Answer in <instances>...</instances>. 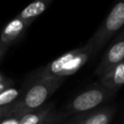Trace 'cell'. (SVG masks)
Masks as SVG:
<instances>
[{"mask_svg":"<svg viewBox=\"0 0 124 124\" xmlns=\"http://www.w3.org/2000/svg\"><path fill=\"white\" fill-rule=\"evenodd\" d=\"M113 95L114 93L105 89L100 84L94 85L79 93L73 100H71L66 106V113L75 114L88 111L108 101Z\"/></svg>","mask_w":124,"mask_h":124,"instance_id":"3957f363","label":"cell"},{"mask_svg":"<svg viewBox=\"0 0 124 124\" xmlns=\"http://www.w3.org/2000/svg\"><path fill=\"white\" fill-rule=\"evenodd\" d=\"M49 110L50 107H46L27 112L20 117L18 124H41L47 118Z\"/></svg>","mask_w":124,"mask_h":124,"instance_id":"8fae6325","label":"cell"},{"mask_svg":"<svg viewBox=\"0 0 124 124\" xmlns=\"http://www.w3.org/2000/svg\"><path fill=\"white\" fill-rule=\"evenodd\" d=\"M124 23V3L122 0H119L110 13L104 20V22L99 26L91 39L86 43L91 48L92 55H96L101 48L108 42V40L116 34L117 31L121 29Z\"/></svg>","mask_w":124,"mask_h":124,"instance_id":"7a4b0ae2","label":"cell"},{"mask_svg":"<svg viewBox=\"0 0 124 124\" xmlns=\"http://www.w3.org/2000/svg\"><path fill=\"white\" fill-rule=\"evenodd\" d=\"M31 25L28 21L22 19L18 16L14 17L10 22L6 24L0 34V43L6 46H10L16 42L25 32V30Z\"/></svg>","mask_w":124,"mask_h":124,"instance_id":"5b68a950","label":"cell"},{"mask_svg":"<svg viewBox=\"0 0 124 124\" xmlns=\"http://www.w3.org/2000/svg\"><path fill=\"white\" fill-rule=\"evenodd\" d=\"M124 83V64L123 61L100 76L99 84L105 89L116 93Z\"/></svg>","mask_w":124,"mask_h":124,"instance_id":"52a82bcc","label":"cell"},{"mask_svg":"<svg viewBox=\"0 0 124 124\" xmlns=\"http://www.w3.org/2000/svg\"><path fill=\"white\" fill-rule=\"evenodd\" d=\"M114 111L113 108H104L90 113L77 124H109Z\"/></svg>","mask_w":124,"mask_h":124,"instance_id":"30bf717a","label":"cell"},{"mask_svg":"<svg viewBox=\"0 0 124 124\" xmlns=\"http://www.w3.org/2000/svg\"><path fill=\"white\" fill-rule=\"evenodd\" d=\"M78 51V48H75L73 50H70V51L62 54L61 56H59L55 60L51 61L50 63L46 64V66L38 69L33 74L34 80H37V79H40V78H44L57 77L58 74L63 69V67L66 65V63L68 61H70L77 54Z\"/></svg>","mask_w":124,"mask_h":124,"instance_id":"8992f818","label":"cell"},{"mask_svg":"<svg viewBox=\"0 0 124 124\" xmlns=\"http://www.w3.org/2000/svg\"><path fill=\"white\" fill-rule=\"evenodd\" d=\"M19 91L16 88L9 87L0 92V107H5L13 104V102L18 97Z\"/></svg>","mask_w":124,"mask_h":124,"instance_id":"7c38bea8","label":"cell"},{"mask_svg":"<svg viewBox=\"0 0 124 124\" xmlns=\"http://www.w3.org/2000/svg\"><path fill=\"white\" fill-rule=\"evenodd\" d=\"M52 0H35L25 7L17 16L22 19L32 23L40 15H42Z\"/></svg>","mask_w":124,"mask_h":124,"instance_id":"9c48e42d","label":"cell"},{"mask_svg":"<svg viewBox=\"0 0 124 124\" xmlns=\"http://www.w3.org/2000/svg\"><path fill=\"white\" fill-rule=\"evenodd\" d=\"M91 55H92V51L87 44L82 47H78V51L77 52V54L70 61L66 63V65L63 67V69L61 70V72L58 74L57 77L66 78L68 76L74 75L88 61Z\"/></svg>","mask_w":124,"mask_h":124,"instance_id":"ba28073f","label":"cell"},{"mask_svg":"<svg viewBox=\"0 0 124 124\" xmlns=\"http://www.w3.org/2000/svg\"><path fill=\"white\" fill-rule=\"evenodd\" d=\"M65 78L49 77L35 80L25 95L17 102L13 103L6 116L23 115L40 108L44 103L60 87Z\"/></svg>","mask_w":124,"mask_h":124,"instance_id":"6da1fadb","label":"cell"},{"mask_svg":"<svg viewBox=\"0 0 124 124\" xmlns=\"http://www.w3.org/2000/svg\"><path fill=\"white\" fill-rule=\"evenodd\" d=\"M13 104L11 105H8V106H5V107H0V118H2L3 116H6L7 112L9 111V109L11 108Z\"/></svg>","mask_w":124,"mask_h":124,"instance_id":"9a60e30c","label":"cell"},{"mask_svg":"<svg viewBox=\"0 0 124 124\" xmlns=\"http://www.w3.org/2000/svg\"><path fill=\"white\" fill-rule=\"evenodd\" d=\"M124 58V38L123 32H120L118 36L115 38L113 43L108 46L107 51L105 52L101 62L98 64L95 69L96 76H102L109 69L122 62Z\"/></svg>","mask_w":124,"mask_h":124,"instance_id":"277c9868","label":"cell"},{"mask_svg":"<svg viewBox=\"0 0 124 124\" xmlns=\"http://www.w3.org/2000/svg\"><path fill=\"white\" fill-rule=\"evenodd\" d=\"M22 115H15V116H11L5 120H3L2 122H0V124H18L19 119Z\"/></svg>","mask_w":124,"mask_h":124,"instance_id":"4fadbf2b","label":"cell"},{"mask_svg":"<svg viewBox=\"0 0 124 124\" xmlns=\"http://www.w3.org/2000/svg\"><path fill=\"white\" fill-rule=\"evenodd\" d=\"M13 84V81L10 79H4L2 81H0V92H2L3 90H5L6 88L11 87Z\"/></svg>","mask_w":124,"mask_h":124,"instance_id":"5bb4252c","label":"cell"},{"mask_svg":"<svg viewBox=\"0 0 124 124\" xmlns=\"http://www.w3.org/2000/svg\"><path fill=\"white\" fill-rule=\"evenodd\" d=\"M7 50H8V46H4V45H2L0 43V61L2 60V58L5 55V53H6Z\"/></svg>","mask_w":124,"mask_h":124,"instance_id":"2e32d148","label":"cell"},{"mask_svg":"<svg viewBox=\"0 0 124 124\" xmlns=\"http://www.w3.org/2000/svg\"><path fill=\"white\" fill-rule=\"evenodd\" d=\"M48 120H49V119H48V118H46V119L44 122H42L41 124H48Z\"/></svg>","mask_w":124,"mask_h":124,"instance_id":"e0dca14e","label":"cell"},{"mask_svg":"<svg viewBox=\"0 0 124 124\" xmlns=\"http://www.w3.org/2000/svg\"><path fill=\"white\" fill-rule=\"evenodd\" d=\"M4 79H5V78H3V76L0 74V81H2V80H4Z\"/></svg>","mask_w":124,"mask_h":124,"instance_id":"ac0fdd59","label":"cell"}]
</instances>
